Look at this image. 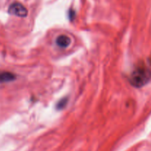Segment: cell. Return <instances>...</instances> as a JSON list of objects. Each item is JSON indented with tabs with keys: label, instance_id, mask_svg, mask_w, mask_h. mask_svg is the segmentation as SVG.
Returning <instances> with one entry per match:
<instances>
[{
	"label": "cell",
	"instance_id": "6da1fadb",
	"mask_svg": "<svg viewBox=\"0 0 151 151\" xmlns=\"http://www.w3.org/2000/svg\"><path fill=\"white\" fill-rule=\"evenodd\" d=\"M150 78V73L144 66H139L134 70L130 77L131 85L137 88H140L145 85Z\"/></svg>",
	"mask_w": 151,
	"mask_h": 151
},
{
	"label": "cell",
	"instance_id": "7a4b0ae2",
	"mask_svg": "<svg viewBox=\"0 0 151 151\" xmlns=\"http://www.w3.org/2000/svg\"><path fill=\"white\" fill-rule=\"evenodd\" d=\"M8 13L18 17H26L28 12L23 4L19 2H14L12 3L9 7Z\"/></svg>",
	"mask_w": 151,
	"mask_h": 151
},
{
	"label": "cell",
	"instance_id": "3957f363",
	"mask_svg": "<svg viewBox=\"0 0 151 151\" xmlns=\"http://www.w3.org/2000/svg\"><path fill=\"white\" fill-rule=\"evenodd\" d=\"M71 39L66 35H60L56 39V44L60 48H66L69 46Z\"/></svg>",
	"mask_w": 151,
	"mask_h": 151
},
{
	"label": "cell",
	"instance_id": "277c9868",
	"mask_svg": "<svg viewBox=\"0 0 151 151\" xmlns=\"http://www.w3.org/2000/svg\"><path fill=\"white\" fill-rule=\"evenodd\" d=\"M16 75L10 72H0V83L11 82L16 79Z\"/></svg>",
	"mask_w": 151,
	"mask_h": 151
},
{
	"label": "cell",
	"instance_id": "5b68a950",
	"mask_svg": "<svg viewBox=\"0 0 151 151\" xmlns=\"http://www.w3.org/2000/svg\"><path fill=\"white\" fill-rule=\"evenodd\" d=\"M67 101H68V100H67V99H66V98H64V99H63V100H60V101L59 102V103L57 104L58 109H63V108L66 106V103H67Z\"/></svg>",
	"mask_w": 151,
	"mask_h": 151
}]
</instances>
